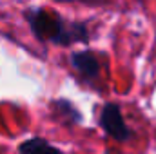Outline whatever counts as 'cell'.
<instances>
[{
	"instance_id": "cell-1",
	"label": "cell",
	"mask_w": 156,
	"mask_h": 154,
	"mask_svg": "<svg viewBox=\"0 0 156 154\" xmlns=\"http://www.w3.org/2000/svg\"><path fill=\"white\" fill-rule=\"evenodd\" d=\"M27 20L31 24L33 33L37 35V38L40 40H51L55 44L60 45H67L71 42L76 40H85L87 42V29L82 24H71L69 27L66 26V22L51 11L45 9H33L27 15Z\"/></svg>"
},
{
	"instance_id": "cell-2",
	"label": "cell",
	"mask_w": 156,
	"mask_h": 154,
	"mask_svg": "<svg viewBox=\"0 0 156 154\" xmlns=\"http://www.w3.org/2000/svg\"><path fill=\"white\" fill-rule=\"evenodd\" d=\"M100 125L105 129V132L109 136H113L116 142H127L129 136H131V131L129 127L125 125L123 121V116L120 113V107L116 103H107L104 109H102V114H100Z\"/></svg>"
},
{
	"instance_id": "cell-3",
	"label": "cell",
	"mask_w": 156,
	"mask_h": 154,
	"mask_svg": "<svg viewBox=\"0 0 156 154\" xmlns=\"http://www.w3.org/2000/svg\"><path fill=\"white\" fill-rule=\"evenodd\" d=\"M71 64L75 65L80 75L87 78V80H96L98 78V71H100V65H98V60L94 58L93 53L89 51H82V53H73L71 56Z\"/></svg>"
},
{
	"instance_id": "cell-4",
	"label": "cell",
	"mask_w": 156,
	"mask_h": 154,
	"mask_svg": "<svg viewBox=\"0 0 156 154\" xmlns=\"http://www.w3.org/2000/svg\"><path fill=\"white\" fill-rule=\"evenodd\" d=\"M20 154H62L56 147H53L49 142H45L44 138H31L26 140L20 147H18Z\"/></svg>"
}]
</instances>
